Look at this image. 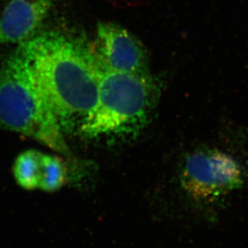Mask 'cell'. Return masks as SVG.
<instances>
[{"label": "cell", "mask_w": 248, "mask_h": 248, "mask_svg": "<svg viewBox=\"0 0 248 248\" xmlns=\"http://www.w3.org/2000/svg\"><path fill=\"white\" fill-rule=\"evenodd\" d=\"M65 180V168L58 157L52 155L41 156L40 185L45 191H55L63 186Z\"/></svg>", "instance_id": "cell-8"}, {"label": "cell", "mask_w": 248, "mask_h": 248, "mask_svg": "<svg viewBox=\"0 0 248 248\" xmlns=\"http://www.w3.org/2000/svg\"><path fill=\"white\" fill-rule=\"evenodd\" d=\"M94 52L102 69L118 73H150L146 50L138 38L118 24H97Z\"/></svg>", "instance_id": "cell-5"}, {"label": "cell", "mask_w": 248, "mask_h": 248, "mask_svg": "<svg viewBox=\"0 0 248 248\" xmlns=\"http://www.w3.org/2000/svg\"><path fill=\"white\" fill-rule=\"evenodd\" d=\"M247 178L245 169L233 155L208 148L188 155L180 173L183 190L200 205L216 203L241 190Z\"/></svg>", "instance_id": "cell-4"}, {"label": "cell", "mask_w": 248, "mask_h": 248, "mask_svg": "<svg viewBox=\"0 0 248 248\" xmlns=\"http://www.w3.org/2000/svg\"><path fill=\"white\" fill-rule=\"evenodd\" d=\"M63 134L80 130L96 106L101 65L85 39L60 31L22 43Z\"/></svg>", "instance_id": "cell-1"}, {"label": "cell", "mask_w": 248, "mask_h": 248, "mask_svg": "<svg viewBox=\"0 0 248 248\" xmlns=\"http://www.w3.org/2000/svg\"><path fill=\"white\" fill-rule=\"evenodd\" d=\"M0 125L68 153L64 134L22 44L0 61Z\"/></svg>", "instance_id": "cell-2"}, {"label": "cell", "mask_w": 248, "mask_h": 248, "mask_svg": "<svg viewBox=\"0 0 248 248\" xmlns=\"http://www.w3.org/2000/svg\"><path fill=\"white\" fill-rule=\"evenodd\" d=\"M42 154L36 150L22 153L15 162L14 174L17 183L26 190L39 188Z\"/></svg>", "instance_id": "cell-7"}, {"label": "cell", "mask_w": 248, "mask_h": 248, "mask_svg": "<svg viewBox=\"0 0 248 248\" xmlns=\"http://www.w3.org/2000/svg\"><path fill=\"white\" fill-rule=\"evenodd\" d=\"M53 0H12L0 17V46L22 44L35 35Z\"/></svg>", "instance_id": "cell-6"}, {"label": "cell", "mask_w": 248, "mask_h": 248, "mask_svg": "<svg viewBox=\"0 0 248 248\" xmlns=\"http://www.w3.org/2000/svg\"><path fill=\"white\" fill-rule=\"evenodd\" d=\"M161 90L151 73L102 69L97 102L80 131L90 138L135 140L152 121Z\"/></svg>", "instance_id": "cell-3"}]
</instances>
